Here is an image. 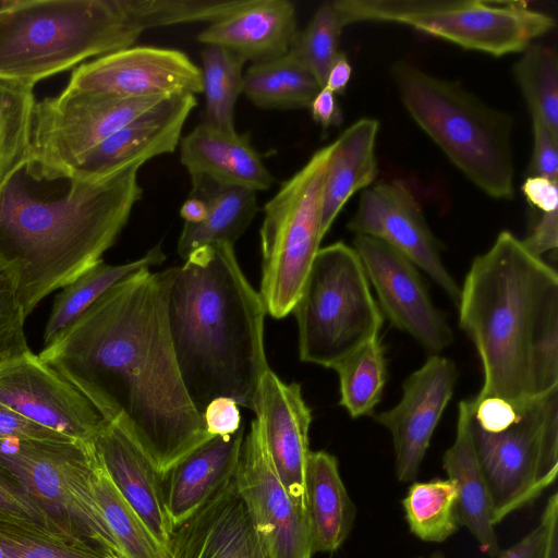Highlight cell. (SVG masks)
I'll use <instances>...</instances> for the list:
<instances>
[{
	"instance_id": "obj_1",
	"label": "cell",
	"mask_w": 558,
	"mask_h": 558,
	"mask_svg": "<svg viewBox=\"0 0 558 558\" xmlns=\"http://www.w3.org/2000/svg\"><path fill=\"white\" fill-rule=\"evenodd\" d=\"M38 355L160 473L213 437L179 371L161 271L144 268L112 286Z\"/></svg>"
},
{
	"instance_id": "obj_2",
	"label": "cell",
	"mask_w": 558,
	"mask_h": 558,
	"mask_svg": "<svg viewBox=\"0 0 558 558\" xmlns=\"http://www.w3.org/2000/svg\"><path fill=\"white\" fill-rule=\"evenodd\" d=\"M135 161L94 179H44L24 163L0 193V259L26 317L43 299L102 260L142 198Z\"/></svg>"
},
{
	"instance_id": "obj_3",
	"label": "cell",
	"mask_w": 558,
	"mask_h": 558,
	"mask_svg": "<svg viewBox=\"0 0 558 558\" xmlns=\"http://www.w3.org/2000/svg\"><path fill=\"white\" fill-rule=\"evenodd\" d=\"M457 307L483 366L475 398L518 408L558 388V275L514 234L473 259Z\"/></svg>"
},
{
	"instance_id": "obj_4",
	"label": "cell",
	"mask_w": 558,
	"mask_h": 558,
	"mask_svg": "<svg viewBox=\"0 0 558 558\" xmlns=\"http://www.w3.org/2000/svg\"><path fill=\"white\" fill-rule=\"evenodd\" d=\"M161 276L177 363L196 410L203 414L222 397L252 410L259 380L269 369L264 348L267 313L233 245L202 246Z\"/></svg>"
},
{
	"instance_id": "obj_5",
	"label": "cell",
	"mask_w": 558,
	"mask_h": 558,
	"mask_svg": "<svg viewBox=\"0 0 558 558\" xmlns=\"http://www.w3.org/2000/svg\"><path fill=\"white\" fill-rule=\"evenodd\" d=\"M145 32L137 0H10L0 5V80L35 86Z\"/></svg>"
},
{
	"instance_id": "obj_6",
	"label": "cell",
	"mask_w": 558,
	"mask_h": 558,
	"mask_svg": "<svg viewBox=\"0 0 558 558\" xmlns=\"http://www.w3.org/2000/svg\"><path fill=\"white\" fill-rule=\"evenodd\" d=\"M390 72L409 116L448 159L488 196L511 199L513 117L410 62L397 61Z\"/></svg>"
},
{
	"instance_id": "obj_7",
	"label": "cell",
	"mask_w": 558,
	"mask_h": 558,
	"mask_svg": "<svg viewBox=\"0 0 558 558\" xmlns=\"http://www.w3.org/2000/svg\"><path fill=\"white\" fill-rule=\"evenodd\" d=\"M93 442L0 438V465L31 494L65 539L107 558H124L98 506Z\"/></svg>"
},
{
	"instance_id": "obj_8",
	"label": "cell",
	"mask_w": 558,
	"mask_h": 558,
	"mask_svg": "<svg viewBox=\"0 0 558 558\" xmlns=\"http://www.w3.org/2000/svg\"><path fill=\"white\" fill-rule=\"evenodd\" d=\"M292 313L300 360L328 368L379 335L384 323L357 253L342 241L319 248Z\"/></svg>"
},
{
	"instance_id": "obj_9",
	"label": "cell",
	"mask_w": 558,
	"mask_h": 558,
	"mask_svg": "<svg viewBox=\"0 0 558 558\" xmlns=\"http://www.w3.org/2000/svg\"><path fill=\"white\" fill-rule=\"evenodd\" d=\"M343 26L392 22L495 57L522 52L555 27V20L523 1L337 0Z\"/></svg>"
},
{
	"instance_id": "obj_10",
	"label": "cell",
	"mask_w": 558,
	"mask_h": 558,
	"mask_svg": "<svg viewBox=\"0 0 558 558\" xmlns=\"http://www.w3.org/2000/svg\"><path fill=\"white\" fill-rule=\"evenodd\" d=\"M332 147L315 151L264 206L259 294L274 318L292 312L320 248L323 190Z\"/></svg>"
},
{
	"instance_id": "obj_11",
	"label": "cell",
	"mask_w": 558,
	"mask_h": 558,
	"mask_svg": "<svg viewBox=\"0 0 558 558\" xmlns=\"http://www.w3.org/2000/svg\"><path fill=\"white\" fill-rule=\"evenodd\" d=\"M514 409L515 422L499 433L471 421L495 526L533 504L558 474V388Z\"/></svg>"
},
{
	"instance_id": "obj_12",
	"label": "cell",
	"mask_w": 558,
	"mask_h": 558,
	"mask_svg": "<svg viewBox=\"0 0 558 558\" xmlns=\"http://www.w3.org/2000/svg\"><path fill=\"white\" fill-rule=\"evenodd\" d=\"M165 97H119L64 88L56 97L36 101L25 162L28 171L44 179L71 177L90 150Z\"/></svg>"
},
{
	"instance_id": "obj_13",
	"label": "cell",
	"mask_w": 558,
	"mask_h": 558,
	"mask_svg": "<svg viewBox=\"0 0 558 558\" xmlns=\"http://www.w3.org/2000/svg\"><path fill=\"white\" fill-rule=\"evenodd\" d=\"M234 482L266 558H312L307 513L278 477L257 418L243 438Z\"/></svg>"
},
{
	"instance_id": "obj_14",
	"label": "cell",
	"mask_w": 558,
	"mask_h": 558,
	"mask_svg": "<svg viewBox=\"0 0 558 558\" xmlns=\"http://www.w3.org/2000/svg\"><path fill=\"white\" fill-rule=\"evenodd\" d=\"M0 403L44 427L87 442L104 423L96 409L29 348L0 356Z\"/></svg>"
},
{
	"instance_id": "obj_15",
	"label": "cell",
	"mask_w": 558,
	"mask_h": 558,
	"mask_svg": "<svg viewBox=\"0 0 558 558\" xmlns=\"http://www.w3.org/2000/svg\"><path fill=\"white\" fill-rule=\"evenodd\" d=\"M353 248L376 291L383 315L432 354L453 342L444 314L434 305L417 267L387 243L356 234Z\"/></svg>"
},
{
	"instance_id": "obj_16",
	"label": "cell",
	"mask_w": 558,
	"mask_h": 558,
	"mask_svg": "<svg viewBox=\"0 0 558 558\" xmlns=\"http://www.w3.org/2000/svg\"><path fill=\"white\" fill-rule=\"evenodd\" d=\"M347 227L355 235L378 239L404 255L458 306L461 288L444 265L441 245L429 229L420 203L404 182H379L363 190Z\"/></svg>"
},
{
	"instance_id": "obj_17",
	"label": "cell",
	"mask_w": 558,
	"mask_h": 558,
	"mask_svg": "<svg viewBox=\"0 0 558 558\" xmlns=\"http://www.w3.org/2000/svg\"><path fill=\"white\" fill-rule=\"evenodd\" d=\"M65 89L119 97L195 95L203 93V77L180 50L132 46L78 65Z\"/></svg>"
},
{
	"instance_id": "obj_18",
	"label": "cell",
	"mask_w": 558,
	"mask_h": 558,
	"mask_svg": "<svg viewBox=\"0 0 558 558\" xmlns=\"http://www.w3.org/2000/svg\"><path fill=\"white\" fill-rule=\"evenodd\" d=\"M457 379L458 371L452 360L430 354L403 381L400 401L374 415V420L391 435L398 481L408 483L416 480Z\"/></svg>"
},
{
	"instance_id": "obj_19",
	"label": "cell",
	"mask_w": 558,
	"mask_h": 558,
	"mask_svg": "<svg viewBox=\"0 0 558 558\" xmlns=\"http://www.w3.org/2000/svg\"><path fill=\"white\" fill-rule=\"evenodd\" d=\"M264 440L286 490L306 511L305 469L311 452L312 411L296 383H283L270 368L262 376L253 401Z\"/></svg>"
},
{
	"instance_id": "obj_20",
	"label": "cell",
	"mask_w": 558,
	"mask_h": 558,
	"mask_svg": "<svg viewBox=\"0 0 558 558\" xmlns=\"http://www.w3.org/2000/svg\"><path fill=\"white\" fill-rule=\"evenodd\" d=\"M166 558H266L234 475L173 527Z\"/></svg>"
},
{
	"instance_id": "obj_21",
	"label": "cell",
	"mask_w": 558,
	"mask_h": 558,
	"mask_svg": "<svg viewBox=\"0 0 558 558\" xmlns=\"http://www.w3.org/2000/svg\"><path fill=\"white\" fill-rule=\"evenodd\" d=\"M197 105L195 95H169L135 117L93 150L71 177L94 179L135 161L173 153L190 113Z\"/></svg>"
},
{
	"instance_id": "obj_22",
	"label": "cell",
	"mask_w": 558,
	"mask_h": 558,
	"mask_svg": "<svg viewBox=\"0 0 558 558\" xmlns=\"http://www.w3.org/2000/svg\"><path fill=\"white\" fill-rule=\"evenodd\" d=\"M92 442L119 493L166 551L173 527L163 501L161 473L140 445L114 423L104 421Z\"/></svg>"
},
{
	"instance_id": "obj_23",
	"label": "cell",
	"mask_w": 558,
	"mask_h": 558,
	"mask_svg": "<svg viewBox=\"0 0 558 558\" xmlns=\"http://www.w3.org/2000/svg\"><path fill=\"white\" fill-rule=\"evenodd\" d=\"M244 427L213 436L161 473L163 501L172 527L184 521L232 480Z\"/></svg>"
},
{
	"instance_id": "obj_24",
	"label": "cell",
	"mask_w": 558,
	"mask_h": 558,
	"mask_svg": "<svg viewBox=\"0 0 558 558\" xmlns=\"http://www.w3.org/2000/svg\"><path fill=\"white\" fill-rule=\"evenodd\" d=\"M298 31L292 2L250 0L243 8L210 23L197 35V40L231 50L253 63L287 54Z\"/></svg>"
},
{
	"instance_id": "obj_25",
	"label": "cell",
	"mask_w": 558,
	"mask_h": 558,
	"mask_svg": "<svg viewBox=\"0 0 558 558\" xmlns=\"http://www.w3.org/2000/svg\"><path fill=\"white\" fill-rule=\"evenodd\" d=\"M180 160L190 175L204 174L255 192L271 187L275 178L247 134L226 133L204 122L181 138Z\"/></svg>"
},
{
	"instance_id": "obj_26",
	"label": "cell",
	"mask_w": 558,
	"mask_h": 558,
	"mask_svg": "<svg viewBox=\"0 0 558 558\" xmlns=\"http://www.w3.org/2000/svg\"><path fill=\"white\" fill-rule=\"evenodd\" d=\"M473 411V399L459 402L456 437L442 456V468L448 478L453 480L459 488V524L469 530L481 551L496 557L500 547L492 522L487 484L473 442L471 428Z\"/></svg>"
},
{
	"instance_id": "obj_27",
	"label": "cell",
	"mask_w": 558,
	"mask_h": 558,
	"mask_svg": "<svg viewBox=\"0 0 558 558\" xmlns=\"http://www.w3.org/2000/svg\"><path fill=\"white\" fill-rule=\"evenodd\" d=\"M305 495L313 554L338 550L352 532L357 509L333 454L324 450L310 452Z\"/></svg>"
},
{
	"instance_id": "obj_28",
	"label": "cell",
	"mask_w": 558,
	"mask_h": 558,
	"mask_svg": "<svg viewBox=\"0 0 558 558\" xmlns=\"http://www.w3.org/2000/svg\"><path fill=\"white\" fill-rule=\"evenodd\" d=\"M379 122L362 118L345 129L332 142L327 165L322 204L320 232L323 238L347 202L376 179L378 167L375 144Z\"/></svg>"
},
{
	"instance_id": "obj_29",
	"label": "cell",
	"mask_w": 558,
	"mask_h": 558,
	"mask_svg": "<svg viewBox=\"0 0 558 558\" xmlns=\"http://www.w3.org/2000/svg\"><path fill=\"white\" fill-rule=\"evenodd\" d=\"M191 182L190 195L205 202L207 215L201 223L184 222L177 247L184 260L205 245H234L258 211L257 192L253 190L221 184L204 174H192Z\"/></svg>"
},
{
	"instance_id": "obj_30",
	"label": "cell",
	"mask_w": 558,
	"mask_h": 558,
	"mask_svg": "<svg viewBox=\"0 0 558 558\" xmlns=\"http://www.w3.org/2000/svg\"><path fill=\"white\" fill-rule=\"evenodd\" d=\"M165 259L161 245L157 244L138 259L119 265L101 260L83 272L56 296L44 331V348L52 343L112 286L141 269L159 265Z\"/></svg>"
},
{
	"instance_id": "obj_31",
	"label": "cell",
	"mask_w": 558,
	"mask_h": 558,
	"mask_svg": "<svg viewBox=\"0 0 558 558\" xmlns=\"http://www.w3.org/2000/svg\"><path fill=\"white\" fill-rule=\"evenodd\" d=\"M323 86L288 53L253 62L243 74L242 93L263 109L310 108Z\"/></svg>"
},
{
	"instance_id": "obj_32",
	"label": "cell",
	"mask_w": 558,
	"mask_h": 558,
	"mask_svg": "<svg viewBox=\"0 0 558 558\" xmlns=\"http://www.w3.org/2000/svg\"><path fill=\"white\" fill-rule=\"evenodd\" d=\"M459 488L451 478L412 482L402 499L410 532L423 542L442 543L459 529Z\"/></svg>"
},
{
	"instance_id": "obj_33",
	"label": "cell",
	"mask_w": 558,
	"mask_h": 558,
	"mask_svg": "<svg viewBox=\"0 0 558 558\" xmlns=\"http://www.w3.org/2000/svg\"><path fill=\"white\" fill-rule=\"evenodd\" d=\"M339 404L352 418L372 415L387 381V363L379 335L339 362Z\"/></svg>"
},
{
	"instance_id": "obj_34",
	"label": "cell",
	"mask_w": 558,
	"mask_h": 558,
	"mask_svg": "<svg viewBox=\"0 0 558 558\" xmlns=\"http://www.w3.org/2000/svg\"><path fill=\"white\" fill-rule=\"evenodd\" d=\"M204 123L226 133H235L234 107L242 93L245 60L219 46H206L201 52Z\"/></svg>"
},
{
	"instance_id": "obj_35",
	"label": "cell",
	"mask_w": 558,
	"mask_h": 558,
	"mask_svg": "<svg viewBox=\"0 0 558 558\" xmlns=\"http://www.w3.org/2000/svg\"><path fill=\"white\" fill-rule=\"evenodd\" d=\"M93 488L102 517L124 558H166L165 549L119 493L98 456Z\"/></svg>"
},
{
	"instance_id": "obj_36",
	"label": "cell",
	"mask_w": 558,
	"mask_h": 558,
	"mask_svg": "<svg viewBox=\"0 0 558 558\" xmlns=\"http://www.w3.org/2000/svg\"><path fill=\"white\" fill-rule=\"evenodd\" d=\"M35 104L33 85L0 80V193L27 161Z\"/></svg>"
},
{
	"instance_id": "obj_37",
	"label": "cell",
	"mask_w": 558,
	"mask_h": 558,
	"mask_svg": "<svg viewBox=\"0 0 558 558\" xmlns=\"http://www.w3.org/2000/svg\"><path fill=\"white\" fill-rule=\"evenodd\" d=\"M532 119L558 134V58L555 49L530 44L512 66Z\"/></svg>"
},
{
	"instance_id": "obj_38",
	"label": "cell",
	"mask_w": 558,
	"mask_h": 558,
	"mask_svg": "<svg viewBox=\"0 0 558 558\" xmlns=\"http://www.w3.org/2000/svg\"><path fill=\"white\" fill-rule=\"evenodd\" d=\"M343 28L333 3H323L307 26L298 31L288 54L311 72L324 87L338 51Z\"/></svg>"
},
{
	"instance_id": "obj_39",
	"label": "cell",
	"mask_w": 558,
	"mask_h": 558,
	"mask_svg": "<svg viewBox=\"0 0 558 558\" xmlns=\"http://www.w3.org/2000/svg\"><path fill=\"white\" fill-rule=\"evenodd\" d=\"M0 548L8 558H107L72 545L28 521L2 512Z\"/></svg>"
},
{
	"instance_id": "obj_40",
	"label": "cell",
	"mask_w": 558,
	"mask_h": 558,
	"mask_svg": "<svg viewBox=\"0 0 558 558\" xmlns=\"http://www.w3.org/2000/svg\"><path fill=\"white\" fill-rule=\"evenodd\" d=\"M14 272L0 259V356L28 348Z\"/></svg>"
},
{
	"instance_id": "obj_41",
	"label": "cell",
	"mask_w": 558,
	"mask_h": 558,
	"mask_svg": "<svg viewBox=\"0 0 558 558\" xmlns=\"http://www.w3.org/2000/svg\"><path fill=\"white\" fill-rule=\"evenodd\" d=\"M0 512L28 521L68 542L25 487L2 465H0Z\"/></svg>"
},
{
	"instance_id": "obj_42",
	"label": "cell",
	"mask_w": 558,
	"mask_h": 558,
	"mask_svg": "<svg viewBox=\"0 0 558 558\" xmlns=\"http://www.w3.org/2000/svg\"><path fill=\"white\" fill-rule=\"evenodd\" d=\"M558 521V494L546 501L539 523L517 544L499 551L497 558H544L551 525Z\"/></svg>"
},
{
	"instance_id": "obj_43",
	"label": "cell",
	"mask_w": 558,
	"mask_h": 558,
	"mask_svg": "<svg viewBox=\"0 0 558 558\" xmlns=\"http://www.w3.org/2000/svg\"><path fill=\"white\" fill-rule=\"evenodd\" d=\"M533 151L530 174L558 182V134L538 119H532Z\"/></svg>"
},
{
	"instance_id": "obj_44",
	"label": "cell",
	"mask_w": 558,
	"mask_h": 558,
	"mask_svg": "<svg viewBox=\"0 0 558 558\" xmlns=\"http://www.w3.org/2000/svg\"><path fill=\"white\" fill-rule=\"evenodd\" d=\"M473 422L487 433L502 432L518 417L514 407L502 398H473Z\"/></svg>"
},
{
	"instance_id": "obj_45",
	"label": "cell",
	"mask_w": 558,
	"mask_h": 558,
	"mask_svg": "<svg viewBox=\"0 0 558 558\" xmlns=\"http://www.w3.org/2000/svg\"><path fill=\"white\" fill-rule=\"evenodd\" d=\"M0 438L72 440L69 436L44 427L0 403ZM77 440V439H76Z\"/></svg>"
},
{
	"instance_id": "obj_46",
	"label": "cell",
	"mask_w": 558,
	"mask_h": 558,
	"mask_svg": "<svg viewBox=\"0 0 558 558\" xmlns=\"http://www.w3.org/2000/svg\"><path fill=\"white\" fill-rule=\"evenodd\" d=\"M206 429L211 436H228L238 432L242 416L238 403L231 398L213 400L202 414Z\"/></svg>"
},
{
	"instance_id": "obj_47",
	"label": "cell",
	"mask_w": 558,
	"mask_h": 558,
	"mask_svg": "<svg viewBox=\"0 0 558 558\" xmlns=\"http://www.w3.org/2000/svg\"><path fill=\"white\" fill-rule=\"evenodd\" d=\"M523 245L534 255L556 251L558 246V210L542 213L530 234L521 240Z\"/></svg>"
},
{
	"instance_id": "obj_48",
	"label": "cell",
	"mask_w": 558,
	"mask_h": 558,
	"mask_svg": "<svg viewBox=\"0 0 558 558\" xmlns=\"http://www.w3.org/2000/svg\"><path fill=\"white\" fill-rule=\"evenodd\" d=\"M521 189L526 201L542 213L557 210V181L543 177L530 175L525 179Z\"/></svg>"
},
{
	"instance_id": "obj_49",
	"label": "cell",
	"mask_w": 558,
	"mask_h": 558,
	"mask_svg": "<svg viewBox=\"0 0 558 558\" xmlns=\"http://www.w3.org/2000/svg\"><path fill=\"white\" fill-rule=\"evenodd\" d=\"M336 94L323 87L313 99L310 109L314 121L324 130L332 125H339L342 121L341 111L336 100Z\"/></svg>"
},
{
	"instance_id": "obj_50",
	"label": "cell",
	"mask_w": 558,
	"mask_h": 558,
	"mask_svg": "<svg viewBox=\"0 0 558 558\" xmlns=\"http://www.w3.org/2000/svg\"><path fill=\"white\" fill-rule=\"evenodd\" d=\"M352 75L347 56L339 51L327 74L325 86L333 94H343Z\"/></svg>"
},
{
	"instance_id": "obj_51",
	"label": "cell",
	"mask_w": 558,
	"mask_h": 558,
	"mask_svg": "<svg viewBox=\"0 0 558 558\" xmlns=\"http://www.w3.org/2000/svg\"><path fill=\"white\" fill-rule=\"evenodd\" d=\"M207 215L205 202L198 197L189 195L180 209V216L187 223H201Z\"/></svg>"
},
{
	"instance_id": "obj_52",
	"label": "cell",
	"mask_w": 558,
	"mask_h": 558,
	"mask_svg": "<svg viewBox=\"0 0 558 558\" xmlns=\"http://www.w3.org/2000/svg\"><path fill=\"white\" fill-rule=\"evenodd\" d=\"M544 558H558V521L550 527Z\"/></svg>"
},
{
	"instance_id": "obj_53",
	"label": "cell",
	"mask_w": 558,
	"mask_h": 558,
	"mask_svg": "<svg viewBox=\"0 0 558 558\" xmlns=\"http://www.w3.org/2000/svg\"><path fill=\"white\" fill-rule=\"evenodd\" d=\"M415 558H445L444 554L440 553V551H435L428 556H418V557H415Z\"/></svg>"
},
{
	"instance_id": "obj_54",
	"label": "cell",
	"mask_w": 558,
	"mask_h": 558,
	"mask_svg": "<svg viewBox=\"0 0 558 558\" xmlns=\"http://www.w3.org/2000/svg\"><path fill=\"white\" fill-rule=\"evenodd\" d=\"M0 558H8L4 551L0 548Z\"/></svg>"
}]
</instances>
